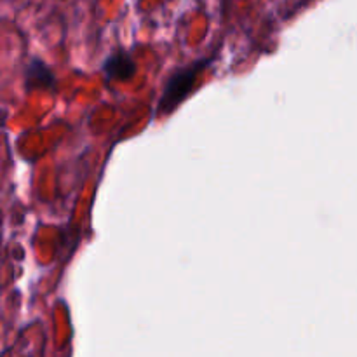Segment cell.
<instances>
[{
	"mask_svg": "<svg viewBox=\"0 0 357 357\" xmlns=\"http://www.w3.org/2000/svg\"><path fill=\"white\" fill-rule=\"evenodd\" d=\"M208 65V59H201V61H194L192 65L178 68L173 75L167 79L164 93L160 96L159 103L155 107V117L160 115H169L176 110L178 105L181 101L187 100L188 94L195 87V80L201 75L202 70Z\"/></svg>",
	"mask_w": 357,
	"mask_h": 357,
	"instance_id": "obj_1",
	"label": "cell"
},
{
	"mask_svg": "<svg viewBox=\"0 0 357 357\" xmlns=\"http://www.w3.org/2000/svg\"><path fill=\"white\" fill-rule=\"evenodd\" d=\"M103 72L108 80H129L136 73V63L129 52L117 51L105 59Z\"/></svg>",
	"mask_w": 357,
	"mask_h": 357,
	"instance_id": "obj_2",
	"label": "cell"
},
{
	"mask_svg": "<svg viewBox=\"0 0 357 357\" xmlns=\"http://www.w3.org/2000/svg\"><path fill=\"white\" fill-rule=\"evenodd\" d=\"M54 73L42 59L33 58L26 65V86L28 89H52L54 87Z\"/></svg>",
	"mask_w": 357,
	"mask_h": 357,
	"instance_id": "obj_3",
	"label": "cell"
}]
</instances>
